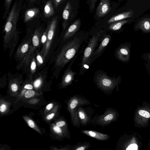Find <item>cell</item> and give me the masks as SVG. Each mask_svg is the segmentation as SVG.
<instances>
[{"mask_svg": "<svg viewBox=\"0 0 150 150\" xmlns=\"http://www.w3.org/2000/svg\"><path fill=\"white\" fill-rule=\"evenodd\" d=\"M65 125L66 122L64 121H60L56 123V125L59 127H63Z\"/></svg>", "mask_w": 150, "mask_h": 150, "instance_id": "36", "label": "cell"}, {"mask_svg": "<svg viewBox=\"0 0 150 150\" xmlns=\"http://www.w3.org/2000/svg\"><path fill=\"white\" fill-rule=\"evenodd\" d=\"M149 147L150 148V137L149 138L148 140V143Z\"/></svg>", "mask_w": 150, "mask_h": 150, "instance_id": "43", "label": "cell"}, {"mask_svg": "<svg viewBox=\"0 0 150 150\" xmlns=\"http://www.w3.org/2000/svg\"><path fill=\"white\" fill-rule=\"evenodd\" d=\"M6 109V106L4 104H2L0 107V111L1 112H4Z\"/></svg>", "mask_w": 150, "mask_h": 150, "instance_id": "37", "label": "cell"}, {"mask_svg": "<svg viewBox=\"0 0 150 150\" xmlns=\"http://www.w3.org/2000/svg\"><path fill=\"white\" fill-rule=\"evenodd\" d=\"M87 147L85 146H81L75 149L76 150H84L87 148Z\"/></svg>", "mask_w": 150, "mask_h": 150, "instance_id": "41", "label": "cell"}, {"mask_svg": "<svg viewBox=\"0 0 150 150\" xmlns=\"http://www.w3.org/2000/svg\"><path fill=\"white\" fill-rule=\"evenodd\" d=\"M53 105V103H49L46 106V108L47 110H50L52 108Z\"/></svg>", "mask_w": 150, "mask_h": 150, "instance_id": "40", "label": "cell"}, {"mask_svg": "<svg viewBox=\"0 0 150 150\" xmlns=\"http://www.w3.org/2000/svg\"><path fill=\"white\" fill-rule=\"evenodd\" d=\"M13 0H5L4 4L5 11L3 14L2 18L5 19L7 16L10 10L11 5Z\"/></svg>", "mask_w": 150, "mask_h": 150, "instance_id": "26", "label": "cell"}, {"mask_svg": "<svg viewBox=\"0 0 150 150\" xmlns=\"http://www.w3.org/2000/svg\"><path fill=\"white\" fill-rule=\"evenodd\" d=\"M91 6H90L91 9H93L95 5L96 2L97 0H91Z\"/></svg>", "mask_w": 150, "mask_h": 150, "instance_id": "39", "label": "cell"}, {"mask_svg": "<svg viewBox=\"0 0 150 150\" xmlns=\"http://www.w3.org/2000/svg\"><path fill=\"white\" fill-rule=\"evenodd\" d=\"M53 129L54 131L57 134H61L62 131L60 127L57 126H54L53 127Z\"/></svg>", "mask_w": 150, "mask_h": 150, "instance_id": "32", "label": "cell"}, {"mask_svg": "<svg viewBox=\"0 0 150 150\" xmlns=\"http://www.w3.org/2000/svg\"><path fill=\"white\" fill-rule=\"evenodd\" d=\"M111 9L109 0H101L96 9V14L99 17L104 16Z\"/></svg>", "mask_w": 150, "mask_h": 150, "instance_id": "12", "label": "cell"}, {"mask_svg": "<svg viewBox=\"0 0 150 150\" xmlns=\"http://www.w3.org/2000/svg\"><path fill=\"white\" fill-rule=\"evenodd\" d=\"M64 0H53V3L54 7L56 8Z\"/></svg>", "mask_w": 150, "mask_h": 150, "instance_id": "35", "label": "cell"}, {"mask_svg": "<svg viewBox=\"0 0 150 150\" xmlns=\"http://www.w3.org/2000/svg\"><path fill=\"white\" fill-rule=\"evenodd\" d=\"M131 45L130 43H126L120 46L116 52L117 58L124 62H129L130 58Z\"/></svg>", "mask_w": 150, "mask_h": 150, "instance_id": "10", "label": "cell"}, {"mask_svg": "<svg viewBox=\"0 0 150 150\" xmlns=\"http://www.w3.org/2000/svg\"><path fill=\"white\" fill-rule=\"evenodd\" d=\"M118 115L117 112L112 110H108L98 118L97 122L101 125H107L115 120Z\"/></svg>", "mask_w": 150, "mask_h": 150, "instance_id": "11", "label": "cell"}, {"mask_svg": "<svg viewBox=\"0 0 150 150\" xmlns=\"http://www.w3.org/2000/svg\"><path fill=\"white\" fill-rule=\"evenodd\" d=\"M48 30V26H47L45 31L43 33L41 37L40 41L42 45V47L45 45L47 42Z\"/></svg>", "mask_w": 150, "mask_h": 150, "instance_id": "27", "label": "cell"}, {"mask_svg": "<svg viewBox=\"0 0 150 150\" xmlns=\"http://www.w3.org/2000/svg\"><path fill=\"white\" fill-rule=\"evenodd\" d=\"M32 57L30 65V69L31 73H34L35 71L36 68V60L34 57Z\"/></svg>", "mask_w": 150, "mask_h": 150, "instance_id": "28", "label": "cell"}, {"mask_svg": "<svg viewBox=\"0 0 150 150\" xmlns=\"http://www.w3.org/2000/svg\"><path fill=\"white\" fill-rule=\"evenodd\" d=\"M132 14V12L131 11L122 13L112 17L107 22L110 23L121 21L131 17Z\"/></svg>", "mask_w": 150, "mask_h": 150, "instance_id": "19", "label": "cell"}, {"mask_svg": "<svg viewBox=\"0 0 150 150\" xmlns=\"http://www.w3.org/2000/svg\"><path fill=\"white\" fill-rule=\"evenodd\" d=\"M129 21L128 20H124L114 22L109 26V28L113 30H118Z\"/></svg>", "mask_w": 150, "mask_h": 150, "instance_id": "23", "label": "cell"}, {"mask_svg": "<svg viewBox=\"0 0 150 150\" xmlns=\"http://www.w3.org/2000/svg\"><path fill=\"white\" fill-rule=\"evenodd\" d=\"M149 95H150V91H149Z\"/></svg>", "mask_w": 150, "mask_h": 150, "instance_id": "45", "label": "cell"}, {"mask_svg": "<svg viewBox=\"0 0 150 150\" xmlns=\"http://www.w3.org/2000/svg\"><path fill=\"white\" fill-rule=\"evenodd\" d=\"M35 92L33 90H29L25 94V97L26 98H29L33 97L35 94Z\"/></svg>", "mask_w": 150, "mask_h": 150, "instance_id": "30", "label": "cell"}, {"mask_svg": "<svg viewBox=\"0 0 150 150\" xmlns=\"http://www.w3.org/2000/svg\"><path fill=\"white\" fill-rule=\"evenodd\" d=\"M55 114L54 113H52L50 115H48L47 117V119L48 120H50L52 119L54 116Z\"/></svg>", "mask_w": 150, "mask_h": 150, "instance_id": "42", "label": "cell"}, {"mask_svg": "<svg viewBox=\"0 0 150 150\" xmlns=\"http://www.w3.org/2000/svg\"><path fill=\"white\" fill-rule=\"evenodd\" d=\"M73 9L71 3L68 2L64 9L62 13L63 26L64 29L66 28L73 16Z\"/></svg>", "mask_w": 150, "mask_h": 150, "instance_id": "13", "label": "cell"}, {"mask_svg": "<svg viewBox=\"0 0 150 150\" xmlns=\"http://www.w3.org/2000/svg\"><path fill=\"white\" fill-rule=\"evenodd\" d=\"M75 72L70 69H67L64 73L62 78V83L64 86L70 84L74 79Z\"/></svg>", "mask_w": 150, "mask_h": 150, "instance_id": "17", "label": "cell"}, {"mask_svg": "<svg viewBox=\"0 0 150 150\" xmlns=\"http://www.w3.org/2000/svg\"><path fill=\"white\" fill-rule=\"evenodd\" d=\"M42 83L41 79L39 78L36 79L34 82V86L36 88H38L40 85Z\"/></svg>", "mask_w": 150, "mask_h": 150, "instance_id": "31", "label": "cell"}, {"mask_svg": "<svg viewBox=\"0 0 150 150\" xmlns=\"http://www.w3.org/2000/svg\"><path fill=\"white\" fill-rule=\"evenodd\" d=\"M142 58L146 63L145 64V68L150 76V52H145L142 55Z\"/></svg>", "mask_w": 150, "mask_h": 150, "instance_id": "25", "label": "cell"}, {"mask_svg": "<svg viewBox=\"0 0 150 150\" xmlns=\"http://www.w3.org/2000/svg\"><path fill=\"white\" fill-rule=\"evenodd\" d=\"M88 103V101L78 97H73L70 100L69 107L71 114L73 124L76 127H79V121L78 114V108L79 106Z\"/></svg>", "mask_w": 150, "mask_h": 150, "instance_id": "8", "label": "cell"}, {"mask_svg": "<svg viewBox=\"0 0 150 150\" xmlns=\"http://www.w3.org/2000/svg\"><path fill=\"white\" fill-rule=\"evenodd\" d=\"M82 132L84 134L100 140H105L108 139L109 135L96 131L91 130H83Z\"/></svg>", "mask_w": 150, "mask_h": 150, "instance_id": "18", "label": "cell"}, {"mask_svg": "<svg viewBox=\"0 0 150 150\" xmlns=\"http://www.w3.org/2000/svg\"><path fill=\"white\" fill-rule=\"evenodd\" d=\"M53 3L52 0H48L45 4L44 13V16L45 18H50L54 14L55 12L53 6Z\"/></svg>", "mask_w": 150, "mask_h": 150, "instance_id": "20", "label": "cell"}, {"mask_svg": "<svg viewBox=\"0 0 150 150\" xmlns=\"http://www.w3.org/2000/svg\"><path fill=\"white\" fill-rule=\"evenodd\" d=\"M81 42V39L75 37L64 45L56 59V65L60 67L65 65L75 55Z\"/></svg>", "mask_w": 150, "mask_h": 150, "instance_id": "2", "label": "cell"}, {"mask_svg": "<svg viewBox=\"0 0 150 150\" xmlns=\"http://www.w3.org/2000/svg\"><path fill=\"white\" fill-rule=\"evenodd\" d=\"M41 29L40 28L37 29L33 35L31 43L25 57L18 67H21L23 66H27L29 64L33 53L39 45L41 39Z\"/></svg>", "mask_w": 150, "mask_h": 150, "instance_id": "6", "label": "cell"}, {"mask_svg": "<svg viewBox=\"0 0 150 150\" xmlns=\"http://www.w3.org/2000/svg\"><path fill=\"white\" fill-rule=\"evenodd\" d=\"M135 31L141 30L144 33H150V18H146L140 20L135 25Z\"/></svg>", "mask_w": 150, "mask_h": 150, "instance_id": "14", "label": "cell"}, {"mask_svg": "<svg viewBox=\"0 0 150 150\" xmlns=\"http://www.w3.org/2000/svg\"><path fill=\"white\" fill-rule=\"evenodd\" d=\"M27 123L28 126L31 128H34L35 127L34 122L31 119L28 120Z\"/></svg>", "mask_w": 150, "mask_h": 150, "instance_id": "33", "label": "cell"}, {"mask_svg": "<svg viewBox=\"0 0 150 150\" xmlns=\"http://www.w3.org/2000/svg\"><path fill=\"white\" fill-rule=\"evenodd\" d=\"M11 88L13 91L16 92L18 90V86L16 83H14L11 84Z\"/></svg>", "mask_w": 150, "mask_h": 150, "instance_id": "34", "label": "cell"}, {"mask_svg": "<svg viewBox=\"0 0 150 150\" xmlns=\"http://www.w3.org/2000/svg\"><path fill=\"white\" fill-rule=\"evenodd\" d=\"M133 120L136 127L145 128L149 125L150 121V103L143 101L138 104L134 116Z\"/></svg>", "mask_w": 150, "mask_h": 150, "instance_id": "3", "label": "cell"}, {"mask_svg": "<svg viewBox=\"0 0 150 150\" xmlns=\"http://www.w3.org/2000/svg\"><path fill=\"white\" fill-rule=\"evenodd\" d=\"M80 19H78L69 26L64 34V40L67 39L74 34L80 27Z\"/></svg>", "mask_w": 150, "mask_h": 150, "instance_id": "16", "label": "cell"}, {"mask_svg": "<svg viewBox=\"0 0 150 150\" xmlns=\"http://www.w3.org/2000/svg\"><path fill=\"white\" fill-rule=\"evenodd\" d=\"M36 0H30V2H33Z\"/></svg>", "mask_w": 150, "mask_h": 150, "instance_id": "44", "label": "cell"}, {"mask_svg": "<svg viewBox=\"0 0 150 150\" xmlns=\"http://www.w3.org/2000/svg\"><path fill=\"white\" fill-rule=\"evenodd\" d=\"M24 0H15L6 19L4 26L5 35L4 41L9 42L11 38L17 34L16 26L19 20Z\"/></svg>", "mask_w": 150, "mask_h": 150, "instance_id": "1", "label": "cell"}, {"mask_svg": "<svg viewBox=\"0 0 150 150\" xmlns=\"http://www.w3.org/2000/svg\"><path fill=\"white\" fill-rule=\"evenodd\" d=\"M110 38V35L106 36L101 42L98 48L96 50L93 54V56L96 54H98L103 50L109 42Z\"/></svg>", "mask_w": 150, "mask_h": 150, "instance_id": "22", "label": "cell"}, {"mask_svg": "<svg viewBox=\"0 0 150 150\" xmlns=\"http://www.w3.org/2000/svg\"><path fill=\"white\" fill-rule=\"evenodd\" d=\"M24 88L27 89L32 90L33 89V87L32 85L30 84H27L24 86Z\"/></svg>", "mask_w": 150, "mask_h": 150, "instance_id": "38", "label": "cell"}, {"mask_svg": "<svg viewBox=\"0 0 150 150\" xmlns=\"http://www.w3.org/2000/svg\"><path fill=\"white\" fill-rule=\"evenodd\" d=\"M103 32V31H101L98 33L94 35L90 40L84 52L81 64V69L88 68L91 56L94 53L99 38Z\"/></svg>", "mask_w": 150, "mask_h": 150, "instance_id": "5", "label": "cell"}, {"mask_svg": "<svg viewBox=\"0 0 150 150\" xmlns=\"http://www.w3.org/2000/svg\"><path fill=\"white\" fill-rule=\"evenodd\" d=\"M31 39L23 43L18 48L16 52V57L20 59H23L27 52L31 43Z\"/></svg>", "mask_w": 150, "mask_h": 150, "instance_id": "15", "label": "cell"}, {"mask_svg": "<svg viewBox=\"0 0 150 150\" xmlns=\"http://www.w3.org/2000/svg\"><path fill=\"white\" fill-rule=\"evenodd\" d=\"M57 23V17L54 18L48 25V30L47 41L42 47L40 53L43 57L46 58L50 50Z\"/></svg>", "mask_w": 150, "mask_h": 150, "instance_id": "9", "label": "cell"}, {"mask_svg": "<svg viewBox=\"0 0 150 150\" xmlns=\"http://www.w3.org/2000/svg\"><path fill=\"white\" fill-rule=\"evenodd\" d=\"M122 139V149L139 150L143 145L141 136L134 132L126 134Z\"/></svg>", "mask_w": 150, "mask_h": 150, "instance_id": "4", "label": "cell"}, {"mask_svg": "<svg viewBox=\"0 0 150 150\" xmlns=\"http://www.w3.org/2000/svg\"><path fill=\"white\" fill-rule=\"evenodd\" d=\"M43 57L39 53H37L36 56V60L38 65L42 64L44 62Z\"/></svg>", "mask_w": 150, "mask_h": 150, "instance_id": "29", "label": "cell"}, {"mask_svg": "<svg viewBox=\"0 0 150 150\" xmlns=\"http://www.w3.org/2000/svg\"><path fill=\"white\" fill-rule=\"evenodd\" d=\"M39 10L36 8H30L28 10L25 12L24 21L27 22L36 16L39 13Z\"/></svg>", "mask_w": 150, "mask_h": 150, "instance_id": "21", "label": "cell"}, {"mask_svg": "<svg viewBox=\"0 0 150 150\" xmlns=\"http://www.w3.org/2000/svg\"><path fill=\"white\" fill-rule=\"evenodd\" d=\"M121 77H110L104 74H100L97 76L96 81L98 86L106 90L114 89L121 82Z\"/></svg>", "mask_w": 150, "mask_h": 150, "instance_id": "7", "label": "cell"}, {"mask_svg": "<svg viewBox=\"0 0 150 150\" xmlns=\"http://www.w3.org/2000/svg\"><path fill=\"white\" fill-rule=\"evenodd\" d=\"M78 114L82 124L83 125L86 124L88 121V118L82 108L78 107Z\"/></svg>", "mask_w": 150, "mask_h": 150, "instance_id": "24", "label": "cell"}]
</instances>
